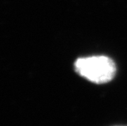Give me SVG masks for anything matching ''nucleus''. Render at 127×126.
<instances>
[{"instance_id":"1","label":"nucleus","mask_w":127,"mask_h":126,"mask_svg":"<svg viewBox=\"0 0 127 126\" xmlns=\"http://www.w3.org/2000/svg\"><path fill=\"white\" fill-rule=\"evenodd\" d=\"M74 68L80 76L97 84L112 81L117 71L115 61L107 56L80 57L75 60Z\"/></svg>"},{"instance_id":"2","label":"nucleus","mask_w":127,"mask_h":126,"mask_svg":"<svg viewBox=\"0 0 127 126\" xmlns=\"http://www.w3.org/2000/svg\"><path fill=\"white\" fill-rule=\"evenodd\" d=\"M114 126H127V125H114Z\"/></svg>"}]
</instances>
